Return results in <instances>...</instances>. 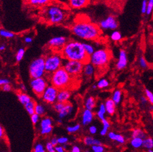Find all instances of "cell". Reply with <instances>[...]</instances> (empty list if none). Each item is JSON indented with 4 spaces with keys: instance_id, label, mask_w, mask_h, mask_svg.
Here are the masks:
<instances>
[{
    "instance_id": "obj_1",
    "label": "cell",
    "mask_w": 153,
    "mask_h": 152,
    "mask_svg": "<svg viewBox=\"0 0 153 152\" xmlns=\"http://www.w3.org/2000/svg\"><path fill=\"white\" fill-rule=\"evenodd\" d=\"M60 53L65 60L79 61L84 63L89 62L90 60V56L87 54L83 43L76 41H68Z\"/></svg>"
},
{
    "instance_id": "obj_2",
    "label": "cell",
    "mask_w": 153,
    "mask_h": 152,
    "mask_svg": "<svg viewBox=\"0 0 153 152\" xmlns=\"http://www.w3.org/2000/svg\"><path fill=\"white\" fill-rule=\"evenodd\" d=\"M73 35L87 41H96L101 34L99 25L91 22L78 21L73 24L71 28Z\"/></svg>"
},
{
    "instance_id": "obj_3",
    "label": "cell",
    "mask_w": 153,
    "mask_h": 152,
    "mask_svg": "<svg viewBox=\"0 0 153 152\" xmlns=\"http://www.w3.org/2000/svg\"><path fill=\"white\" fill-rule=\"evenodd\" d=\"M48 76H49V78L51 85L59 89L67 88L72 80V76L63 67Z\"/></svg>"
},
{
    "instance_id": "obj_4",
    "label": "cell",
    "mask_w": 153,
    "mask_h": 152,
    "mask_svg": "<svg viewBox=\"0 0 153 152\" xmlns=\"http://www.w3.org/2000/svg\"><path fill=\"white\" fill-rule=\"evenodd\" d=\"M47 21L52 24H61L66 17V13L59 6L52 5L47 7L44 11Z\"/></svg>"
},
{
    "instance_id": "obj_5",
    "label": "cell",
    "mask_w": 153,
    "mask_h": 152,
    "mask_svg": "<svg viewBox=\"0 0 153 152\" xmlns=\"http://www.w3.org/2000/svg\"><path fill=\"white\" fill-rule=\"evenodd\" d=\"M111 58L110 52L105 49H101L95 50L90 56L89 62L95 67L102 68L105 67Z\"/></svg>"
},
{
    "instance_id": "obj_6",
    "label": "cell",
    "mask_w": 153,
    "mask_h": 152,
    "mask_svg": "<svg viewBox=\"0 0 153 152\" xmlns=\"http://www.w3.org/2000/svg\"><path fill=\"white\" fill-rule=\"evenodd\" d=\"M63 57L59 54H52L45 58L46 72L47 75H50L58 69L63 67Z\"/></svg>"
},
{
    "instance_id": "obj_7",
    "label": "cell",
    "mask_w": 153,
    "mask_h": 152,
    "mask_svg": "<svg viewBox=\"0 0 153 152\" xmlns=\"http://www.w3.org/2000/svg\"><path fill=\"white\" fill-rule=\"evenodd\" d=\"M29 72L31 78L44 77L46 74L45 67V58L39 57L30 63Z\"/></svg>"
},
{
    "instance_id": "obj_8",
    "label": "cell",
    "mask_w": 153,
    "mask_h": 152,
    "mask_svg": "<svg viewBox=\"0 0 153 152\" xmlns=\"http://www.w3.org/2000/svg\"><path fill=\"white\" fill-rule=\"evenodd\" d=\"M63 63V67L72 76H79L82 73L84 63L79 61L67 60Z\"/></svg>"
},
{
    "instance_id": "obj_9",
    "label": "cell",
    "mask_w": 153,
    "mask_h": 152,
    "mask_svg": "<svg viewBox=\"0 0 153 152\" xmlns=\"http://www.w3.org/2000/svg\"><path fill=\"white\" fill-rule=\"evenodd\" d=\"M30 87L33 92L37 96L41 97L43 93L48 86L47 81L44 77H40L37 78H32L30 82Z\"/></svg>"
},
{
    "instance_id": "obj_10",
    "label": "cell",
    "mask_w": 153,
    "mask_h": 152,
    "mask_svg": "<svg viewBox=\"0 0 153 152\" xmlns=\"http://www.w3.org/2000/svg\"><path fill=\"white\" fill-rule=\"evenodd\" d=\"M59 90V89L54 85H48L41 96L42 100L48 104H54L57 99Z\"/></svg>"
},
{
    "instance_id": "obj_11",
    "label": "cell",
    "mask_w": 153,
    "mask_h": 152,
    "mask_svg": "<svg viewBox=\"0 0 153 152\" xmlns=\"http://www.w3.org/2000/svg\"><path fill=\"white\" fill-rule=\"evenodd\" d=\"M99 27L103 30H115L118 27V23L115 17L110 15L100 22Z\"/></svg>"
},
{
    "instance_id": "obj_12",
    "label": "cell",
    "mask_w": 153,
    "mask_h": 152,
    "mask_svg": "<svg viewBox=\"0 0 153 152\" xmlns=\"http://www.w3.org/2000/svg\"><path fill=\"white\" fill-rule=\"evenodd\" d=\"M67 42V39L63 36L54 37L52 38L47 43L49 47L58 52H60Z\"/></svg>"
},
{
    "instance_id": "obj_13",
    "label": "cell",
    "mask_w": 153,
    "mask_h": 152,
    "mask_svg": "<svg viewBox=\"0 0 153 152\" xmlns=\"http://www.w3.org/2000/svg\"><path fill=\"white\" fill-rule=\"evenodd\" d=\"M128 65V57L127 54L125 50H120L119 54V57L116 63V68L119 70H122L125 69Z\"/></svg>"
},
{
    "instance_id": "obj_14",
    "label": "cell",
    "mask_w": 153,
    "mask_h": 152,
    "mask_svg": "<svg viewBox=\"0 0 153 152\" xmlns=\"http://www.w3.org/2000/svg\"><path fill=\"white\" fill-rule=\"evenodd\" d=\"M94 118V112L93 111L85 109L82 114V124L87 126L91 123Z\"/></svg>"
},
{
    "instance_id": "obj_15",
    "label": "cell",
    "mask_w": 153,
    "mask_h": 152,
    "mask_svg": "<svg viewBox=\"0 0 153 152\" xmlns=\"http://www.w3.org/2000/svg\"><path fill=\"white\" fill-rule=\"evenodd\" d=\"M71 92L67 88L60 89L59 90L57 101L66 103L71 98Z\"/></svg>"
},
{
    "instance_id": "obj_16",
    "label": "cell",
    "mask_w": 153,
    "mask_h": 152,
    "mask_svg": "<svg viewBox=\"0 0 153 152\" xmlns=\"http://www.w3.org/2000/svg\"><path fill=\"white\" fill-rule=\"evenodd\" d=\"M90 0H68L69 6L72 9H81L87 6Z\"/></svg>"
},
{
    "instance_id": "obj_17",
    "label": "cell",
    "mask_w": 153,
    "mask_h": 152,
    "mask_svg": "<svg viewBox=\"0 0 153 152\" xmlns=\"http://www.w3.org/2000/svg\"><path fill=\"white\" fill-rule=\"evenodd\" d=\"M73 108L72 104L69 102H66L65 104V106L62 108V109L59 112V118L63 119L68 116L71 115L73 112Z\"/></svg>"
},
{
    "instance_id": "obj_18",
    "label": "cell",
    "mask_w": 153,
    "mask_h": 152,
    "mask_svg": "<svg viewBox=\"0 0 153 152\" xmlns=\"http://www.w3.org/2000/svg\"><path fill=\"white\" fill-rule=\"evenodd\" d=\"M95 67L90 62L84 63L82 73L87 77L92 76L95 72Z\"/></svg>"
},
{
    "instance_id": "obj_19",
    "label": "cell",
    "mask_w": 153,
    "mask_h": 152,
    "mask_svg": "<svg viewBox=\"0 0 153 152\" xmlns=\"http://www.w3.org/2000/svg\"><path fill=\"white\" fill-rule=\"evenodd\" d=\"M105 105L106 107L107 112L109 115H113L116 111V103L113 101L112 99H108L105 102Z\"/></svg>"
},
{
    "instance_id": "obj_20",
    "label": "cell",
    "mask_w": 153,
    "mask_h": 152,
    "mask_svg": "<svg viewBox=\"0 0 153 152\" xmlns=\"http://www.w3.org/2000/svg\"><path fill=\"white\" fill-rule=\"evenodd\" d=\"M108 137L110 140L116 141L118 143H120V144H123L125 142V137L121 134L116 133L113 132H110L108 133Z\"/></svg>"
},
{
    "instance_id": "obj_21",
    "label": "cell",
    "mask_w": 153,
    "mask_h": 152,
    "mask_svg": "<svg viewBox=\"0 0 153 152\" xmlns=\"http://www.w3.org/2000/svg\"><path fill=\"white\" fill-rule=\"evenodd\" d=\"M84 144L87 146H93L95 145H102V143L97 138H95L91 136L85 137L83 140Z\"/></svg>"
},
{
    "instance_id": "obj_22",
    "label": "cell",
    "mask_w": 153,
    "mask_h": 152,
    "mask_svg": "<svg viewBox=\"0 0 153 152\" xmlns=\"http://www.w3.org/2000/svg\"><path fill=\"white\" fill-rule=\"evenodd\" d=\"M106 113L107 112L105 103H101L100 104L97 112H96V115H97V117L98 118L102 121V120L105 119Z\"/></svg>"
},
{
    "instance_id": "obj_23",
    "label": "cell",
    "mask_w": 153,
    "mask_h": 152,
    "mask_svg": "<svg viewBox=\"0 0 153 152\" xmlns=\"http://www.w3.org/2000/svg\"><path fill=\"white\" fill-rule=\"evenodd\" d=\"M97 106L95 99L92 96H89L85 99V107L87 109L93 111Z\"/></svg>"
},
{
    "instance_id": "obj_24",
    "label": "cell",
    "mask_w": 153,
    "mask_h": 152,
    "mask_svg": "<svg viewBox=\"0 0 153 152\" xmlns=\"http://www.w3.org/2000/svg\"><path fill=\"white\" fill-rule=\"evenodd\" d=\"M17 97L19 101L24 106L26 104H27L28 102H30L31 101V98L28 96L27 94L22 93V92H18L17 93Z\"/></svg>"
},
{
    "instance_id": "obj_25",
    "label": "cell",
    "mask_w": 153,
    "mask_h": 152,
    "mask_svg": "<svg viewBox=\"0 0 153 152\" xmlns=\"http://www.w3.org/2000/svg\"><path fill=\"white\" fill-rule=\"evenodd\" d=\"M143 139L139 137H134L132 138L130 142V144L135 149H140L141 147H143Z\"/></svg>"
},
{
    "instance_id": "obj_26",
    "label": "cell",
    "mask_w": 153,
    "mask_h": 152,
    "mask_svg": "<svg viewBox=\"0 0 153 152\" xmlns=\"http://www.w3.org/2000/svg\"><path fill=\"white\" fill-rule=\"evenodd\" d=\"M36 102L33 101V100H31L30 102L24 105V107L26 111L28 112V113L30 116H31L34 113H35V107H36Z\"/></svg>"
},
{
    "instance_id": "obj_27",
    "label": "cell",
    "mask_w": 153,
    "mask_h": 152,
    "mask_svg": "<svg viewBox=\"0 0 153 152\" xmlns=\"http://www.w3.org/2000/svg\"><path fill=\"white\" fill-rule=\"evenodd\" d=\"M102 125H103V128L101 130V131L100 132V134L102 136H105L108 133V130L110 127V124L109 122V121L107 119H105L102 120Z\"/></svg>"
},
{
    "instance_id": "obj_28",
    "label": "cell",
    "mask_w": 153,
    "mask_h": 152,
    "mask_svg": "<svg viewBox=\"0 0 153 152\" xmlns=\"http://www.w3.org/2000/svg\"><path fill=\"white\" fill-rule=\"evenodd\" d=\"M52 125V120L50 117H43L40 121V129H44L49 127V126Z\"/></svg>"
},
{
    "instance_id": "obj_29",
    "label": "cell",
    "mask_w": 153,
    "mask_h": 152,
    "mask_svg": "<svg viewBox=\"0 0 153 152\" xmlns=\"http://www.w3.org/2000/svg\"><path fill=\"white\" fill-rule=\"evenodd\" d=\"M121 96H122L121 91L120 89H116L112 94L111 99L113 100V101L116 103V104H118L121 101Z\"/></svg>"
},
{
    "instance_id": "obj_30",
    "label": "cell",
    "mask_w": 153,
    "mask_h": 152,
    "mask_svg": "<svg viewBox=\"0 0 153 152\" xmlns=\"http://www.w3.org/2000/svg\"><path fill=\"white\" fill-rule=\"evenodd\" d=\"M143 147L146 150H150L153 149V139L152 138L148 137L143 139Z\"/></svg>"
},
{
    "instance_id": "obj_31",
    "label": "cell",
    "mask_w": 153,
    "mask_h": 152,
    "mask_svg": "<svg viewBox=\"0 0 153 152\" xmlns=\"http://www.w3.org/2000/svg\"><path fill=\"white\" fill-rule=\"evenodd\" d=\"M132 138L134 137H139L143 139H145L146 138V135L144 132L142 130L139 129H135L133 130L132 134Z\"/></svg>"
},
{
    "instance_id": "obj_32",
    "label": "cell",
    "mask_w": 153,
    "mask_h": 152,
    "mask_svg": "<svg viewBox=\"0 0 153 152\" xmlns=\"http://www.w3.org/2000/svg\"><path fill=\"white\" fill-rule=\"evenodd\" d=\"M35 113L39 114L40 116H44L46 114V109L42 104H36V107H35Z\"/></svg>"
},
{
    "instance_id": "obj_33",
    "label": "cell",
    "mask_w": 153,
    "mask_h": 152,
    "mask_svg": "<svg viewBox=\"0 0 153 152\" xmlns=\"http://www.w3.org/2000/svg\"><path fill=\"white\" fill-rule=\"evenodd\" d=\"M51 0H28V2L33 6H42L47 4Z\"/></svg>"
},
{
    "instance_id": "obj_34",
    "label": "cell",
    "mask_w": 153,
    "mask_h": 152,
    "mask_svg": "<svg viewBox=\"0 0 153 152\" xmlns=\"http://www.w3.org/2000/svg\"><path fill=\"white\" fill-rule=\"evenodd\" d=\"M109 85H110V83H109L108 80H107V79H105V78L100 79L97 84L98 88L100 89L106 88L109 86Z\"/></svg>"
},
{
    "instance_id": "obj_35",
    "label": "cell",
    "mask_w": 153,
    "mask_h": 152,
    "mask_svg": "<svg viewBox=\"0 0 153 152\" xmlns=\"http://www.w3.org/2000/svg\"><path fill=\"white\" fill-rule=\"evenodd\" d=\"M80 128H81L80 124H77L73 125V126H69V127H67V131L69 133H76L78 131H79Z\"/></svg>"
},
{
    "instance_id": "obj_36",
    "label": "cell",
    "mask_w": 153,
    "mask_h": 152,
    "mask_svg": "<svg viewBox=\"0 0 153 152\" xmlns=\"http://www.w3.org/2000/svg\"><path fill=\"white\" fill-rule=\"evenodd\" d=\"M83 45H84V49L87 52V54H88L89 56H90L95 51L93 46L92 45L90 44V43H83Z\"/></svg>"
},
{
    "instance_id": "obj_37",
    "label": "cell",
    "mask_w": 153,
    "mask_h": 152,
    "mask_svg": "<svg viewBox=\"0 0 153 152\" xmlns=\"http://www.w3.org/2000/svg\"><path fill=\"white\" fill-rule=\"evenodd\" d=\"M110 38L113 41H115V42L120 41L122 39L121 34L119 31H118V30H114V31L111 33V36H110Z\"/></svg>"
},
{
    "instance_id": "obj_38",
    "label": "cell",
    "mask_w": 153,
    "mask_h": 152,
    "mask_svg": "<svg viewBox=\"0 0 153 152\" xmlns=\"http://www.w3.org/2000/svg\"><path fill=\"white\" fill-rule=\"evenodd\" d=\"M0 36L4 38H12L15 36V34L12 33L9 30H6L4 29H1L0 30Z\"/></svg>"
},
{
    "instance_id": "obj_39",
    "label": "cell",
    "mask_w": 153,
    "mask_h": 152,
    "mask_svg": "<svg viewBox=\"0 0 153 152\" xmlns=\"http://www.w3.org/2000/svg\"><path fill=\"white\" fill-rule=\"evenodd\" d=\"M46 150V147L44 148L42 143H37L36 144L34 145L33 149L34 152H45Z\"/></svg>"
},
{
    "instance_id": "obj_40",
    "label": "cell",
    "mask_w": 153,
    "mask_h": 152,
    "mask_svg": "<svg viewBox=\"0 0 153 152\" xmlns=\"http://www.w3.org/2000/svg\"><path fill=\"white\" fill-rule=\"evenodd\" d=\"M25 54V50L24 49H19L17 50L16 55V60L17 62H20V61L23 58Z\"/></svg>"
},
{
    "instance_id": "obj_41",
    "label": "cell",
    "mask_w": 153,
    "mask_h": 152,
    "mask_svg": "<svg viewBox=\"0 0 153 152\" xmlns=\"http://www.w3.org/2000/svg\"><path fill=\"white\" fill-rule=\"evenodd\" d=\"M52 130H53V127H52V125L49 126V127L46 128L41 129L40 133L41 135H49L52 132Z\"/></svg>"
},
{
    "instance_id": "obj_42",
    "label": "cell",
    "mask_w": 153,
    "mask_h": 152,
    "mask_svg": "<svg viewBox=\"0 0 153 152\" xmlns=\"http://www.w3.org/2000/svg\"><path fill=\"white\" fill-rule=\"evenodd\" d=\"M65 104L64 102H59V101H57L54 104V106H53V108L54 109L57 111L59 112L62 109V108L64 107L65 106Z\"/></svg>"
},
{
    "instance_id": "obj_43",
    "label": "cell",
    "mask_w": 153,
    "mask_h": 152,
    "mask_svg": "<svg viewBox=\"0 0 153 152\" xmlns=\"http://www.w3.org/2000/svg\"><path fill=\"white\" fill-rule=\"evenodd\" d=\"M91 150L93 152H104L105 147L102 145H95L91 146Z\"/></svg>"
},
{
    "instance_id": "obj_44",
    "label": "cell",
    "mask_w": 153,
    "mask_h": 152,
    "mask_svg": "<svg viewBox=\"0 0 153 152\" xmlns=\"http://www.w3.org/2000/svg\"><path fill=\"white\" fill-rule=\"evenodd\" d=\"M40 117L41 116L36 114V113H34L33 114L30 116V120L32 121V123L34 125L37 124L39 122V120H40Z\"/></svg>"
},
{
    "instance_id": "obj_45",
    "label": "cell",
    "mask_w": 153,
    "mask_h": 152,
    "mask_svg": "<svg viewBox=\"0 0 153 152\" xmlns=\"http://www.w3.org/2000/svg\"><path fill=\"white\" fill-rule=\"evenodd\" d=\"M153 10V0H149V1L147 2V10L146 14L147 16H150Z\"/></svg>"
},
{
    "instance_id": "obj_46",
    "label": "cell",
    "mask_w": 153,
    "mask_h": 152,
    "mask_svg": "<svg viewBox=\"0 0 153 152\" xmlns=\"http://www.w3.org/2000/svg\"><path fill=\"white\" fill-rule=\"evenodd\" d=\"M145 94H146V96L147 97L148 101H150V102L151 104H153V93L151 92V91L148 89H145Z\"/></svg>"
},
{
    "instance_id": "obj_47",
    "label": "cell",
    "mask_w": 153,
    "mask_h": 152,
    "mask_svg": "<svg viewBox=\"0 0 153 152\" xmlns=\"http://www.w3.org/2000/svg\"><path fill=\"white\" fill-rule=\"evenodd\" d=\"M139 65H140V67L143 68V69H145L147 67V63L146 59L143 57V56H140V58L139 59Z\"/></svg>"
},
{
    "instance_id": "obj_48",
    "label": "cell",
    "mask_w": 153,
    "mask_h": 152,
    "mask_svg": "<svg viewBox=\"0 0 153 152\" xmlns=\"http://www.w3.org/2000/svg\"><path fill=\"white\" fill-rule=\"evenodd\" d=\"M46 149L47 151H49V152H55V146L52 144L51 142L46 143Z\"/></svg>"
},
{
    "instance_id": "obj_49",
    "label": "cell",
    "mask_w": 153,
    "mask_h": 152,
    "mask_svg": "<svg viewBox=\"0 0 153 152\" xmlns=\"http://www.w3.org/2000/svg\"><path fill=\"white\" fill-rule=\"evenodd\" d=\"M57 140H58L59 144L62 145L67 144L69 142V138L67 137H59L57 138Z\"/></svg>"
},
{
    "instance_id": "obj_50",
    "label": "cell",
    "mask_w": 153,
    "mask_h": 152,
    "mask_svg": "<svg viewBox=\"0 0 153 152\" xmlns=\"http://www.w3.org/2000/svg\"><path fill=\"white\" fill-rule=\"evenodd\" d=\"M147 6V0H143V3H142V6H141L142 14H146V13Z\"/></svg>"
},
{
    "instance_id": "obj_51",
    "label": "cell",
    "mask_w": 153,
    "mask_h": 152,
    "mask_svg": "<svg viewBox=\"0 0 153 152\" xmlns=\"http://www.w3.org/2000/svg\"><path fill=\"white\" fill-rule=\"evenodd\" d=\"M89 131L91 135H95L97 132V128L95 125H91L89 127Z\"/></svg>"
},
{
    "instance_id": "obj_52",
    "label": "cell",
    "mask_w": 153,
    "mask_h": 152,
    "mask_svg": "<svg viewBox=\"0 0 153 152\" xmlns=\"http://www.w3.org/2000/svg\"><path fill=\"white\" fill-rule=\"evenodd\" d=\"M12 87L10 84H6L2 86V90L4 92H9V91H11Z\"/></svg>"
},
{
    "instance_id": "obj_53",
    "label": "cell",
    "mask_w": 153,
    "mask_h": 152,
    "mask_svg": "<svg viewBox=\"0 0 153 152\" xmlns=\"http://www.w3.org/2000/svg\"><path fill=\"white\" fill-rule=\"evenodd\" d=\"M55 151L57 152H64L65 150L64 146H62V145H59V144H58L57 145H56L55 146Z\"/></svg>"
},
{
    "instance_id": "obj_54",
    "label": "cell",
    "mask_w": 153,
    "mask_h": 152,
    "mask_svg": "<svg viewBox=\"0 0 153 152\" xmlns=\"http://www.w3.org/2000/svg\"><path fill=\"white\" fill-rule=\"evenodd\" d=\"M10 81L8 79H5V78H3V79L0 80V85L3 86L4 85H6V84H10Z\"/></svg>"
},
{
    "instance_id": "obj_55",
    "label": "cell",
    "mask_w": 153,
    "mask_h": 152,
    "mask_svg": "<svg viewBox=\"0 0 153 152\" xmlns=\"http://www.w3.org/2000/svg\"><path fill=\"white\" fill-rule=\"evenodd\" d=\"M140 102L141 103L143 104V105H146V104L148 102V99L147 98V97L145 96H141L140 98Z\"/></svg>"
},
{
    "instance_id": "obj_56",
    "label": "cell",
    "mask_w": 153,
    "mask_h": 152,
    "mask_svg": "<svg viewBox=\"0 0 153 152\" xmlns=\"http://www.w3.org/2000/svg\"><path fill=\"white\" fill-rule=\"evenodd\" d=\"M50 142H51L52 143V144H53L55 146L56 145H57L59 144L57 138H55V137L52 138L51 139V141H50Z\"/></svg>"
},
{
    "instance_id": "obj_57",
    "label": "cell",
    "mask_w": 153,
    "mask_h": 152,
    "mask_svg": "<svg viewBox=\"0 0 153 152\" xmlns=\"http://www.w3.org/2000/svg\"><path fill=\"white\" fill-rule=\"evenodd\" d=\"M72 152H80V149L77 145L73 146L71 150Z\"/></svg>"
},
{
    "instance_id": "obj_58",
    "label": "cell",
    "mask_w": 153,
    "mask_h": 152,
    "mask_svg": "<svg viewBox=\"0 0 153 152\" xmlns=\"http://www.w3.org/2000/svg\"><path fill=\"white\" fill-rule=\"evenodd\" d=\"M24 42L27 43H30L33 42V39L30 37H26L24 38Z\"/></svg>"
},
{
    "instance_id": "obj_59",
    "label": "cell",
    "mask_w": 153,
    "mask_h": 152,
    "mask_svg": "<svg viewBox=\"0 0 153 152\" xmlns=\"http://www.w3.org/2000/svg\"><path fill=\"white\" fill-rule=\"evenodd\" d=\"M19 88L21 89V90L22 91H26V90H27V89H26V87L25 86V85L23 83H20L19 84Z\"/></svg>"
},
{
    "instance_id": "obj_60",
    "label": "cell",
    "mask_w": 153,
    "mask_h": 152,
    "mask_svg": "<svg viewBox=\"0 0 153 152\" xmlns=\"http://www.w3.org/2000/svg\"><path fill=\"white\" fill-rule=\"evenodd\" d=\"M4 131L3 128L2 127H0V137L2 138L4 136Z\"/></svg>"
},
{
    "instance_id": "obj_61",
    "label": "cell",
    "mask_w": 153,
    "mask_h": 152,
    "mask_svg": "<svg viewBox=\"0 0 153 152\" xmlns=\"http://www.w3.org/2000/svg\"><path fill=\"white\" fill-rule=\"evenodd\" d=\"M6 49V47L4 45H1V46H0V50L1 51H3L5 50Z\"/></svg>"
},
{
    "instance_id": "obj_62",
    "label": "cell",
    "mask_w": 153,
    "mask_h": 152,
    "mask_svg": "<svg viewBox=\"0 0 153 152\" xmlns=\"http://www.w3.org/2000/svg\"><path fill=\"white\" fill-rule=\"evenodd\" d=\"M91 88H92L93 89H96L98 88V87H97V85H93L92 86H91Z\"/></svg>"
},
{
    "instance_id": "obj_63",
    "label": "cell",
    "mask_w": 153,
    "mask_h": 152,
    "mask_svg": "<svg viewBox=\"0 0 153 152\" xmlns=\"http://www.w3.org/2000/svg\"><path fill=\"white\" fill-rule=\"evenodd\" d=\"M150 111H153V104L150 106Z\"/></svg>"
}]
</instances>
